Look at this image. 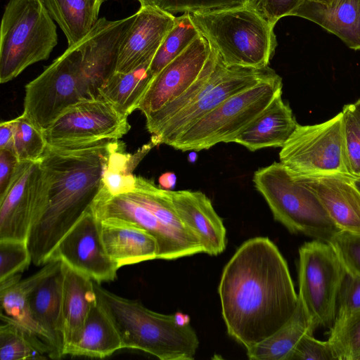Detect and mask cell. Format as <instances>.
Returning <instances> with one entry per match:
<instances>
[{
    "label": "cell",
    "mask_w": 360,
    "mask_h": 360,
    "mask_svg": "<svg viewBox=\"0 0 360 360\" xmlns=\"http://www.w3.org/2000/svg\"><path fill=\"white\" fill-rule=\"evenodd\" d=\"M200 34L228 67L269 66L277 46L274 27L250 4L191 13Z\"/></svg>",
    "instance_id": "5"
},
{
    "label": "cell",
    "mask_w": 360,
    "mask_h": 360,
    "mask_svg": "<svg viewBox=\"0 0 360 360\" xmlns=\"http://www.w3.org/2000/svg\"><path fill=\"white\" fill-rule=\"evenodd\" d=\"M315 329L298 298L290 319L271 335L246 349L247 356L255 360H289L300 340Z\"/></svg>",
    "instance_id": "28"
},
{
    "label": "cell",
    "mask_w": 360,
    "mask_h": 360,
    "mask_svg": "<svg viewBox=\"0 0 360 360\" xmlns=\"http://www.w3.org/2000/svg\"><path fill=\"white\" fill-rule=\"evenodd\" d=\"M308 20L337 36L349 49L360 50V3L342 0L326 4L305 0L291 14Z\"/></svg>",
    "instance_id": "22"
},
{
    "label": "cell",
    "mask_w": 360,
    "mask_h": 360,
    "mask_svg": "<svg viewBox=\"0 0 360 360\" xmlns=\"http://www.w3.org/2000/svg\"><path fill=\"white\" fill-rule=\"evenodd\" d=\"M63 264L61 302L63 354L79 335L92 306L97 302L94 281Z\"/></svg>",
    "instance_id": "24"
},
{
    "label": "cell",
    "mask_w": 360,
    "mask_h": 360,
    "mask_svg": "<svg viewBox=\"0 0 360 360\" xmlns=\"http://www.w3.org/2000/svg\"><path fill=\"white\" fill-rule=\"evenodd\" d=\"M200 35L191 13H184L176 17L174 26L165 37L152 59L149 68L152 74L156 75Z\"/></svg>",
    "instance_id": "32"
},
{
    "label": "cell",
    "mask_w": 360,
    "mask_h": 360,
    "mask_svg": "<svg viewBox=\"0 0 360 360\" xmlns=\"http://www.w3.org/2000/svg\"><path fill=\"white\" fill-rule=\"evenodd\" d=\"M328 340L338 360H360V310L335 321Z\"/></svg>",
    "instance_id": "36"
},
{
    "label": "cell",
    "mask_w": 360,
    "mask_h": 360,
    "mask_svg": "<svg viewBox=\"0 0 360 360\" xmlns=\"http://www.w3.org/2000/svg\"><path fill=\"white\" fill-rule=\"evenodd\" d=\"M124 195L147 208L179 236L200 244L186 229L178 216L172 202L171 190L160 188L151 179L136 176L134 188Z\"/></svg>",
    "instance_id": "30"
},
{
    "label": "cell",
    "mask_w": 360,
    "mask_h": 360,
    "mask_svg": "<svg viewBox=\"0 0 360 360\" xmlns=\"http://www.w3.org/2000/svg\"><path fill=\"white\" fill-rule=\"evenodd\" d=\"M311 189L340 230L360 234V191L352 176L295 178Z\"/></svg>",
    "instance_id": "19"
},
{
    "label": "cell",
    "mask_w": 360,
    "mask_h": 360,
    "mask_svg": "<svg viewBox=\"0 0 360 360\" xmlns=\"http://www.w3.org/2000/svg\"><path fill=\"white\" fill-rule=\"evenodd\" d=\"M141 7H146V6H152L157 7L156 6V0H137Z\"/></svg>",
    "instance_id": "47"
},
{
    "label": "cell",
    "mask_w": 360,
    "mask_h": 360,
    "mask_svg": "<svg viewBox=\"0 0 360 360\" xmlns=\"http://www.w3.org/2000/svg\"><path fill=\"white\" fill-rule=\"evenodd\" d=\"M18 163L11 150H0V195L6 189Z\"/></svg>",
    "instance_id": "44"
},
{
    "label": "cell",
    "mask_w": 360,
    "mask_h": 360,
    "mask_svg": "<svg viewBox=\"0 0 360 360\" xmlns=\"http://www.w3.org/2000/svg\"><path fill=\"white\" fill-rule=\"evenodd\" d=\"M46 188L40 162H19L0 195V240L27 241L44 209Z\"/></svg>",
    "instance_id": "13"
},
{
    "label": "cell",
    "mask_w": 360,
    "mask_h": 360,
    "mask_svg": "<svg viewBox=\"0 0 360 360\" xmlns=\"http://www.w3.org/2000/svg\"><path fill=\"white\" fill-rule=\"evenodd\" d=\"M152 59L128 72H115L99 88L98 97L110 103L128 117L139 105L154 75L149 68Z\"/></svg>",
    "instance_id": "27"
},
{
    "label": "cell",
    "mask_w": 360,
    "mask_h": 360,
    "mask_svg": "<svg viewBox=\"0 0 360 360\" xmlns=\"http://www.w3.org/2000/svg\"><path fill=\"white\" fill-rule=\"evenodd\" d=\"M51 260L37 272L20 281V274L0 282L1 312L15 321L35 342L39 349L51 359H60L49 335L40 327L30 311L27 297L29 292L58 264Z\"/></svg>",
    "instance_id": "20"
},
{
    "label": "cell",
    "mask_w": 360,
    "mask_h": 360,
    "mask_svg": "<svg viewBox=\"0 0 360 360\" xmlns=\"http://www.w3.org/2000/svg\"><path fill=\"white\" fill-rule=\"evenodd\" d=\"M277 75L269 66L259 68L228 67L218 54L216 66L205 91L194 102L155 129L151 134L150 140L156 146H169L187 129L227 98Z\"/></svg>",
    "instance_id": "12"
},
{
    "label": "cell",
    "mask_w": 360,
    "mask_h": 360,
    "mask_svg": "<svg viewBox=\"0 0 360 360\" xmlns=\"http://www.w3.org/2000/svg\"><path fill=\"white\" fill-rule=\"evenodd\" d=\"M130 127L127 117L96 98L70 106L43 134L48 146L74 148L119 140Z\"/></svg>",
    "instance_id": "11"
},
{
    "label": "cell",
    "mask_w": 360,
    "mask_h": 360,
    "mask_svg": "<svg viewBox=\"0 0 360 360\" xmlns=\"http://www.w3.org/2000/svg\"><path fill=\"white\" fill-rule=\"evenodd\" d=\"M57 44L56 25L42 0H9L1 24V83L47 60Z\"/></svg>",
    "instance_id": "6"
},
{
    "label": "cell",
    "mask_w": 360,
    "mask_h": 360,
    "mask_svg": "<svg viewBox=\"0 0 360 360\" xmlns=\"http://www.w3.org/2000/svg\"><path fill=\"white\" fill-rule=\"evenodd\" d=\"M289 360H338V357L328 340H319L309 333L300 340Z\"/></svg>",
    "instance_id": "41"
},
{
    "label": "cell",
    "mask_w": 360,
    "mask_h": 360,
    "mask_svg": "<svg viewBox=\"0 0 360 360\" xmlns=\"http://www.w3.org/2000/svg\"><path fill=\"white\" fill-rule=\"evenodd\" d=\"M341 112L349 169L352 176L360 178V110L354 103L344 105Z\"/></svg>",
    "instance_id": "37"
},
{
    "label": "cell",
    "mask_w": 360,
    "mask_h": 360,
    "mask_svg": "<svg viewBox=\"0 0 360 360\" xmlns=\"http://www.w3.org/2000/svg\"><path fill=\"white\" fill-rule=\"evenodd\" d=\"M298 123L290 105L278 94L233 141L250 151L283 147Z\"/></svg>",
    "instance_id": "23"
},
{
    "label": "cell",
    "mask_w": 360,
    "mask_h": 360,
    "mask_svg": "<svg viewBox=\"0 0 360 360\" xmlns=\"http://www.w3.org/2000/svg\"><path fill=\"white\" fill-rule=\"evenodd\" d=\"M91 209L99 220L107 218L124 220L148 231L157 241L158 259L171 260L203 252L200 243L179 236L150 210L124 194L112 195L102 186Z\"/></svg>",
    "instance_id": "15"
},
{
    "label": "cell",
    "mask_w": 360,
    "mask_h": 360,
    "mask_svg": "<svg viewBox=\"0 0 360 360\" xmlns=\"http://www.w3.org/2000/svg\"><path fill=\"white\" fill-rule=\"evenodd\" d=\"M13 119L0 124V150L10 149L13 134Z\"/></svg>",
    "instance_id": "45"
},
{
    "label": "cell",
    "mask_w": 360,
    "mask_h": 360,
    "mask_svg": "<svg viewBox=\"0 0 360 360\" xmlns=\"http://www.w3.org/2000/svg\"><path fill=\"white\" fill-rule=\"evenodd\" d=\"M117 56L115 72H128L153 59L176 16L158 7H140Z\"/></svg>",
    "instance_id": "17"
},
{
    "label": "cell",
    "mask_w": 360,
    "mask_h": 360,
    "mask_svg": "<svg viewBox=\"0 0 360 360\" xmlns=\"http://www.w3.org/2000/svg\"><path fill=\"white\" fill-rule=\"evenodd\" d=\"M252 181L274 219L290 232L329 243L341 231L314 193L295 179L281 162L259 168Z\"/></svg>",
    "instance_id": "7"
},
{
    "label": "cell",
    "mask_w": 360,
    "mask_h": 360,
    "mask_svg": "<svg viewBox=\"0 0 360 360\" xmlns=\"http://www.w3.org/2000/svg\"><path fill=\"white\" fill-rule=\"evenodd\" d=\"M1 360L44 359L48 356L28 333L7 316L1 313Z\"/></svg>",
    "instance_id": "34"
},
{
    "label": "cell",
    "mask_w": 360,
    "mask_h": 360,
    "mask_svg": "<svg viewBox=\"0 0 360 360\" xmlns=\"http://www.w3.org/2000/svg\"><path fill=\"white\" fill-rule=\"evenodd\" d=\"M359 310L360 278L346 273L339 291L335 321Z\"/></svg>",
    "instance_id": "42"
},
{
    "label": "cell",
    "mask_w": 360,
    "mask_h": 360,
    "mask_svg": "<svg viewBox=\"0 0 360 360\" xmlns=\"http://www.w3.org/2000/svg\"><path fill=\"white\" fill-rule=\"evenodd\" d=\"M359 3H360V0H359Z\"/></svg>",
    "instance_id": "52"
},
{
    "label": "cell",
    "mask_w": 360,
    "mask_h": 360,
    "mask_svg": "<svg viewBox=\"0 0 360 360\" xmlns=\"http://www.w3.org/2000/svg\"><path fill=\"white\" fill-rule=\"evenodd\" d=\"M345 274L330 243L314 240L300 248L298 298L316 328L333 326Z\"/></svg>",
    "instance_id": "10"
},
{
    "label": "cell",
    "mask_w": 360,
    "mask_h": 360,
    "mask_svg": "<svg viewBox=\"0 0 360 360\" xmlns=\"http://www.w3.org/2000/svg\"><path fill=\"white\" fill-rule=\"evenodd\" d=\"M218 292L228 334L248 349L292 316L298 304L288 264L266 237L245 241L225 265Z\"/></svg>",
    "instance_id": "1"
},
{
    "label": "cell",
    "mask_w": 360,
    "mask_h": 360,
    "mask_svg": "<svg viewBox=\"0 0 360 360\" xmlns=\"http://www.w3.org/2000/svg\"><path fill=\"white\" fill-rule=\"evenodd\" d=\"M279 160L295 178L352 176L345 152L342 112L319 124H298L281 147Z\"/></svg>",
    "instance_id": "9"
},
{
    "label": "cell",
    "mask_w": 360,
    "mask_h": 360,
    "mask_svg": "<svg viewBox=\"0 0 360 360\" xmlns=\"http://www.w3.org/2000/svg\"><path fill=\"white\" fill-rule=\"evenodd\" d=\"M355 104L356 105L358 108L360 110V98L355 102Z\"/></svg>",
    "instance_id": "51"
},
{
    "label": "cell",
    "mask_w": 360,
    "mask_h": 360,
    "mask_svg": "<svg viewBox=\"0 0 360 360\" xmlns=\"http://www.w3.org/2000/svg\"><path fill=\"white\" fill-rule=\"evenodd\" d=\"M354 183L360 191V178H354Z\"/></svg>",
    "instance_id": "49"
},
{
    "label": "cell",
    "mask_w": 360,
    "mask_h": 360,
    "mask_svg": "<svg viewBox=\"0 0 360 360\" xmlns=\"http://www.w3.org/2000/svg\"><path fill=\"white\" fill-rule=\"evenodd\" d=\"M52 19L63 32L68 46L84 37L96 25L107 0H42Z\"/></svg>",
    "instance_id": "29"
},
{
    "label": "cell",
    "mask_w": 360,
    "mask_h": 360,
    "mask_svg": "<svg viewBox=\"0 0 360 360\" xmlns=\"http://www.w3.org/2000/svg\"><path fill=\"white\" fill-rule=\"evenodd\" d=\"M115 62L108 37L94 27L25 86L22 114L44 130L70 106L99 98Z\"/></svg>",
    "instance_id": "3"
},
{
    "label": "cell",
    "mask_w": 360,
    "mask_h": 360,
    "mask_svg": "<svg viewBox=\"0 0 360 360\" xmlns=\"http://www.w3.org/2000/svg\"><path fill=\"white\" fill-rule=\"evenodd\" d=\"M347 274L360 278V234L338 231L329 241Z\"/></svg>",
    "instance_id": "39"
},
{
    "label": "cell",
    "mask_w": 360,
    "mask_h": 360,
    "mask_svg": "<svg viewBox=\"0 0 360 360\" xmlns=\"http://www.w3.org/2000/svg\"><path fill=\"white\" fill-rule=\"evenodd\" d=\"M175 210L186 229L200 243L203 252L217 255L226 247V230L210 198L202 192L172 191Z\"/></svg>",
    "instance_id": "18"
},
{
    "label": "cell",
    "mask_w": 360,
    "mask_h": 360,
    "mask_svg": "<svg viewBox=\"0 0 360 360\" xmlns=\"http://www.w3.org/2000/svg\"><path fill=\"white\" fill-rule=\"evenodd\" d=\"M282 78L278 75L232 96L187 129L169 146L197 152L219 143L233 142L282 94Z\"/></svg>",
    "instance_id": "8"
},
{
    "label": "cell",
    "mask_w": 360,
    "mask_h": 360,
    "mask_svg": "<svg viewBox=\"0 0 360 360\" xmlns=\"http://www.w3.org/2000/svg\"><path fill=\"white\" fill-rule=\"evenodd\" d=\"M51 260L60 261L99 284L115 280L119 269L105 250L100 221L91 208L60 240Z\"/></svg>",
    "instance_id": "14"
},
{
    "label": "cell",
    "mask_w": 360,
    "mask_h": 360,
    "mask_svg": "<svg viewBox=\"0 0 360 360\" xmlns=\"http://www.w3.org/2000/svg\"><path fill=\"white\" fill-rule=\"evenodd\" d=\"M155 146L151 140L135 153H127L124 143L112 141L103 177V186L112 195L130 192L134 187L136 176L132 172L141 160Z\"/></svg>",
    "instance_id": "31"
},
{
    "label": "cell",
    "mask_w": 360,
    "mask_h": 360,
    "mask_svg": "<svg viewBox=\"0 0 360 360\" xmlns=\"http://www.w3.org/2000/svg\"><path fill=\"white\" fill-rule=\"evenodd\" d=\"M210 53L207 41L199 36L154 76L138 110L146 116L182 94L198 79Z\"/></svg>",
    "instance_id": "16"
},
{
    "label": "cell",
    "mask_w": 360,
    "mask_h": 360,
    "mask_svg": "<svg viewBox=\"0 0 360 360\" xmlns=\"http://www.w3.org/2000/svg\"><path fill=\"white\" fill-rule=\"evenodd\" d=\"M316 1H320V2L326 4H333L338 3L342 0H316Z\"/></svg>",
    "instance_id": "48"
},
{
    "label": "cell",
    "mask_w": 360,
    "mask_h": 360,
    "mask_svg": "<svg viewBox=\"0 0 360 360\" xmlns=\"http://www.w3.org/2000/svg\"><path fill=\"white\" fill-rule=\"evenodd\" d=\"M217 60L218 54L211 49L210 56L198 79L179 96L145 116L146 127L150 134L174 115L194 102L205 91L210 83Z\"/></svg>",
    "instance_id": "33"
},
{
    "label": "cell",
    "mask_w": 360,
    "mask_h": 360,
    "mask_svg": "<svg viewBox=\"0 0 360 360\" xmlns=\"http://www.w3.org/2000/svg\"><path fill=\"white\" fill-rule=\"evenodd\" d=\"M99 221L105 250L118 269L158 259L157 241L143 229L113 218L103 219Z\"/></svg>",
    "instance_id": "21"
},
{
    "label": "cell",
    "mask_w": 360,
    "mask_h": 360,
    "mask_svg": "<svg viewBox=\"0 0 360 360\" xmlns=\"http://www.w3.org/2000/svg\"><path fill=\"white\" fill-rule=\"evenodd\" d=\"M112 141L74 148L47 145L39 160L46 188L44 206L27 238L35 266L49 262L60 240L91 208L103 186Z\"/></svg>",
    "instance_id": "2"
},
{
    "label": "cell",
    "mask_w": 360,
    "mask_h": 360,
    "mask_svg": "<svg viewBox=\"0 0 360 360\" xmlns=\"http://www.w3.org/2000/svg\"><path fill=\"white\" fill-rule=\"evenodd\" d=\"M30 262L27 241L0 240V282L20 274Z\"/></svg>",
    "instance_id": "38"
},
{
    "label": "cell",
    "mask_w": 360,
    "mask_h": 360,
    "mask_svg": "<svg viewBox=\"0 0 360 360\" xmlns=\"http://www.w3.org/2000/svg\"><path fill=\"white\" fill-rule=\"evenodd\" d=\"M305 0H250V4L273 25L292 12Z\"/></svg>",
    "instance_id": "43"
},
{
    "label": "cell",
    "mask_w": 360,
    "mask_h": 360,
    "mask_svg": "<svg viewBox=\"0 0 360 360\" xmlns=\"http://www.w3.org/2000/svg\"><path fill=\"white\" fill-rule=\"evenodd\" d=\"M97 300L111 319L122 349L148 353L161 360H193L199 340L181 314L150 310L139 301L117 295L94 281Z\"/></svg>",
    "instance_id": "4"
},
{
    "label": "cell",
    "mask_w": 360,
    "mask_h": 360,
    "mask_svg": "<svg viewBox=\"0 0 360 360\" xmlns=\"http://www.w3.org/2000/svg\"><path fill=\"white\" fill-rule=\"evenodd\" d=\"M13 134L10 150L19 162H37L43 156L47 143L43 131L23 114L13 119Z\"/></svg>",
    "instance_id": "35"
},
{
    "label": "cell",
    "mask_w": 360,
    "mask_h": 360,
    "mask_svg": "<svg viewBox=\"0 0 360 360\" xmlns=\"http://www.w3.org/2000/svg\"><path fill=\"white\" fill-rule=\"evenodd\" d=\"M250 0H156L159 8L173 15L178 13H207L243 6Z\"/></svg>",
    "instance_id": "40"
},
{
    "label": "cell",
    "mask_w": 360,
    "mask_h": 360,
    "mask_svg": "<svg viewBox=\"0 0 360 360\" xmlns=\"http://www.w3.org/2000/svg\"><path fill=\"white\" fill-rule=\"evenodd\" d=\"M120 349L122 342L117 329L97 300L76 340L64 349L63 356L105 358Z\"/></svg>",
    "instance_id": "26"
},
{
    "label": "cell",
    "mask_w": 360,
    "mask_h": 360,
    "mask_svg": "<svg viewBox=\"0 0 360 360\" xmlns=\"http://www.w3.org/2000/svg\"><path fill=\"white\" fill-rule=\"evenodd\" d=\"M176 176L172 172L162 174L158 179L159 186L163 189L170 190L176 184Z\"/></svg>",
    "instance_id": "46"
},
{
    "label": "cell",
    "mask_w": 360,
    "mask_h": 360,
    "mask_svg": "<svg viewBox=\"0 0 360 360\" xmlns=\"http://www.w3.org/2000/svg\"><path fill=\"white\" fill-rule=\"evenodd\" d=\"M63 281L60 261L28 293L33 318L51 340L59 358L63 356L61 302Z\"/></svg>",
    "instance_id": "25"
},
{
    "label": "cell",
    "mask_w": 360,
    "mask_h": 360,
    "mask_svg": "<svg viewBox=\"0 0 360 360\" xmlns=\"http://www.w3.org/2000/svg\"><path fill=\"white\" fill-rule=\"evenodd\" d=\"M189 156L192 157V159L191 160V161L195 162V158H196V154H195V151L191 153Z\"/></svg>",
    "instance_id": "50"
}]
</instances>
